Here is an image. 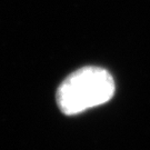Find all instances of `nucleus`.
<instances>
[{
    "label": "nucleus",
    "mask_w": 150,
    "mask_h": 150,
    "mask_svg": "<svg viewBox=\"0 0 150 150\" xmlns=\"http://www.w3.org/2000/svg\"><path fill=\"white\" fill-rule=\"evenodd\" d=\"M111 74L101 67L87 66L76 70L57 89V105L66 116H75L108 102L115 95Z\"/></svg>",
    "instance_id": "f257e3e1"
}]
</instances>
